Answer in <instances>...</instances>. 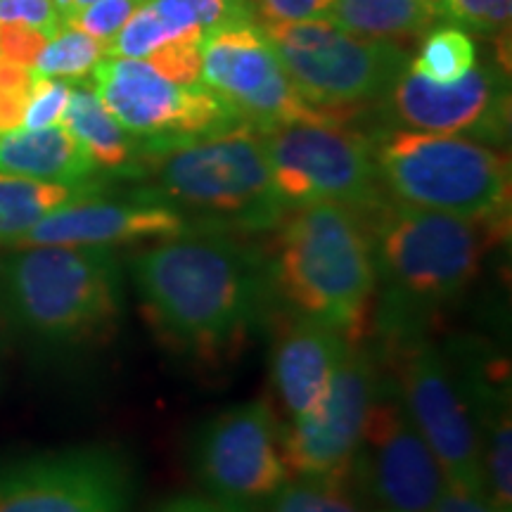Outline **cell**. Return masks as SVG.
<instances>
[{
    "label": "cell",
    "mask_w": 512,
    "mask_h": 512,
    "mask_svg": "<svg viewBox=\"0 0 512 512\" xmlns=\"http://www.w3.org/2000/svg\"><path fill=\"white\" fill-rule=\"evenodd\" d=\"M266 252L273 297L299 318L366 342L375 311L377 271L366 214L318 202L287 209Z\"/></svg>",
    "instance_id": "obj_3"
},
{
    "label": "cell",
    "mask_w": 512,
    "mask_h": 512,
    "mask_svg": "<svg viewBox=\"0 0 512 512\" xmlns=\"http://www.w3.org/2000/svg\"><path fill=\"white\" fill-rule=\"evenodd\" d=\"M330 19L356 36L396 43L425 36L441 17L425 0H335Z\"/></svg>",
    "instance_id": "obj_22"
},
{
    "label": "cell",
    "mask_w": 512,
    "mask_h": 512,
    "mask_svg": "<svg viewBox=\"0 0 512 512\" xmlns=\"http://www.w3.org/2000/svg\"><path fill=\"white\" fill-rule=\"evenodd\" d=\"M98 166L64 124L0 133V174L43 183H91Z\"/></svg>",
    "instance_id": "obj_20"
},
{
    "label": "cell",
    "mask_w": 512,
    "mask_h": 512,
    "mask_svg": "<svg viewBox=\"0 0 512 512\" xmlns=\"http://www.w3.org/2000/svg\"><path fill=\"white\" fill-rule=\"evenodd\" d=\"M145 0H95L86 8L62 17L64 27L79 29L83 34L110 43L114 34L124 27L126 19L136 12Z\"/></svg>",
    "instance_id": "obj_29"
},
{
    "label": "cell",
    "mask_w": 512,
    "mask_h": 512,
    "mask_svg": "<svg viewBox=\"0 0 512 512\" xmlns=\"http://www.w3.org/2000/svg\"><path fill=\"white\" fill-rule=\"evenodd\" d=\"M190 228V221L181 211L145 192L128 200H102L100 195H93L50 211L10 247L64 245L117 249L131 242L174 238Z\"/></svg>",
    "instance_id": "obj_17"
},
{
    "label": "cell",
    "mask_w": 512,
    "mask_h": 512,
    "mask_svg": "<svg viewBox=\"0 0 512 512\" xmlns=\"http://www.w3.org/2000/svg\"><path fill=\"white\" fill-rule=\"evenodd\" d=\"M107 57V43L83 34L79 29L64 27L50 36L34 64L36 76H50L69 83H81L93 74V69Z\"/></svg>",
    "instance_id": "obj_25"
},
{
    "label": "cell",
    "mask_w": 512,
    "mask_h": 512,
    "mask_svg": "<svg viewBox=\"0 0 512 512\" xmlns=\"http://www.w3.org/2000/svg\"><path fill=\"white\" fill-rule=\"evenodd\" d=\"M62 124L74 133V138L91 155L98 169L114 171V174H136L140 159L138 140L128 136L114 121L93 88H72Z\"/></svg>",
    "instance_id": "obj_21"
},
{
    "label": "cell",
    "mask_w": 512,
    "mask_h": 512,
    "mask_svg": "<svg viewBox=\"0 0 512 512\" xmlns=\"http://www.w3.org/2000/svg\"><path fill=\"white\" fill-rule=\"evenodd\" d=\"M200 81L240 124L256 131L290 121H337L313 110L299 95L264 29L254 19H238L207 31Z\"/></svg>",
    "instance_id": "obj_13"
},
{
    "label": "cell",
    "mask_w": 512,
    "mask_h": 512,
    "mask_svg": "<svg viewBox=\"0 0 512 512\" xmlns=\"http://www.w3.org/2000/svg\"><path fill=\"white\" fill-rule=\"evenodd\" d=\"M256 24L330 19L335 0H247Z\"/></svg>",
    "instance_id": "obj_33"
},
{
    "label": "cell",
    "mask_w": 512,
    "mask_h": 512,
    "mask_svg": "<svg viewBox=\"0 0 512 512\" xmlns=\"http://www.w3.org/2000/svg\"><path fill=\"white\" fill-rule=\"evenodd\" d=\"M155 512H228L223 510L219 503L214 501H204V498H174V501L164 503L162 508Z\"/></svg>",
    "instance_id": "obj_37"
},
{
    "label": "cell",
    "mask_w": 512,
    "mask_h": 512,
    "mask_svg": "<svg viewBox=\"0 0 512 512\" xmlns=\"http://www.w3.org/2000/svg\"><path fill=\"white\" fill-rule=\"evenodd\" d=\"M427 5H432L439 12V17H446V0H425Z\"/></svg>",
    "instance_id": "obj_39"
},
{
    "label": "cell",
    "mask_w": 512,
    "mask_h": 512,
    "mask_svg": "<svg viewBox=\"0 0 512 512\" xmlns=\"http://www.w3.org/2000/svg\"><path fill=\"white\" fill-rule=\"evenodd\" d=\"M370 140L389 200L463 219H510V159L496 147L408 128Z\"/></svg>",
    "instance_id": "obj_6"
},
{
    "label": "cell",
    "mask_w": 512,
    "mask_h": 512,
    "mask_svg": "<svg viewBox=\"0 0 512 512\" xmlns=\"http://www.w3.org/2000/svg\"><path fill=\"white\" fill-rule=\"evenodd\" d=\"M91 79L105 110L138 140L140 157L240 124L200 83L169 81L145 60L105 57Z\"/></svg>",
    "instance_id": "obj_11"
},
{
    "label": "cell",
    "mask_w": 512,
    "mask_h": 512,
    "mask_svg": "<svg viewBox=\"0 0 512 512\" xmlns=\"http://www.w3.org/2000/svg\"><path fill=\"white\" fill-rule=\"evenodd\" d=\"M432 512H494L482 491L446 482Z\"/></svg>",
    "instance_id": "obj_36"
},
{
    "label": "cell",
    "mask_w": 512,
    "mask_h": 512,
    "mask_svg": "<svg viewBox=\"0 0 512 512\" xmlns=\"http://www.w3.org/2000/svg\"><path fill=\"white\" fill-rule=\"evenodd\" d=\"M185 36H207V29L192 27L183 29L169 22L150 0L126 19L110 43H107V57H126V60H147L159 46Z\"/></svg>",
    "instance_id": "obj_27"
},
{
    "label": "cell",
    "mask_w": 512,
    "mask_h": 512,
    "mask_svg": "<svg viewBox=\"0 0 512 512\" xmlns=\"http://www.w3.org/2000/svg\"><path fill=\"white\" fill-rule=\"evenodd\" d=\"M53 3H55L57 12H60V17H67V15H72V12L95 3V0H53Z\"/></svg>",
    "instance_id": "obj_38"
},
{
    "label": "cell",
    "mask_w": 512,
    "mask_h": 512,
    "mask_svg": "<svg viewBox=\"0 0 512 512\" xmlns=\"http://www.w3.org/2000/svg\"><path fill=\"white\" fill-rule=\"evenodd\" d=\"M100 195V183H43L0 174V247H10L50 211Z\"/></svg>",
    "instance_id": "obj_23"
},
{
    "label": "cell",
    "mask_w": 512,
    "mask_h": 512,
    "mask_svg": "<svg viewBox=\"0 0 512 512\" xmlns=\"http://www.w3.org/2000/svg\"><path fill=\"white\" fill-rule=\"evenodd\" d=\"M0 22H22L55 36L62 29V17L53 0H0Z\"/></svg>",
    "instance_id": "obj_35"
},
{
    "label": "cell",
    "mask_w": 512,
    "mask_h": 512,
    "mask_svg": "<svg viewBox=\"0 0 512 512\" xmlns=\"http://www.w3.org/2000/svg\"><path fill=\"white\" fill-rule=\"evenodd\" d=\"M512 0H446V17L477 34H501L510 27Z\"/></svg>",
    "instance_id": "obj_32"
},
{
    "label": "cell",
    "mask_w": 512,
    "mask_h": 512,
    "mask_svg": "<svg viewBox=\"0 0 512 512\" xmlns=\"http://www.w3.org/2000/svg\"><path fill=\"white\" fill-rule=\"evenodd\" d=\"M451 356V354H448ZM475 425L482 491L494 512H512L510 368L482 349L456 347L451 356Z\"/></svg>",
    "instance_id": "obj_18"
},
{
    "label": "cell",
    "mask_w": 512,
    "mask_h": 512,
    "mask_svg": "<svg viewBox=\"0 0 512 512\" xmlns=\"http://www.w3.org/2000/svg\"><path fill=\"white\" fill-rule=\"evenodd\" d=\"M10 318L48 344L105 339L124 309V271L112 247H10L0 256Z\"/></svg>",
    "instance_id": "obj_5"
},
{
    "label": "cell",
    "mask_w": 512,
    "mask_h": 512,
    "mask_svg": "<svg viewBox=\"0 0 512 512\" xmlns=\"http://www.w3.org/2000/svg\"><path fill=\"white\" fill-rule=\"evenodd\" d=\"M34 79L29 67L0 57V133L22 128Z\"/></svg>",
    "instance_id": "obj_31"
},
{
    "label": "cell",
    "mask_w": 512,
    "mask_h": 512,
    "mask_svg": "<svg viewBox=\"0 0 512 512\" xmlns=\"http://www.w3.org/2000/svg\"><path fill=\"white\" fill-rule=\"evenodd\" d=\"M380 366L437 456L446 482L482 491V463L475 425L456 366L427 330L382 335ZM484 494V491H482Z\"/></svg>",
    "instance_id": "obj_8"
},
{
    "label": "cell",
    "mask_w": 512,
    "mask_h": 512,
    "mask_svg": "<svg viewBox=\"0 0 512 512\" xmlns=\"http://www.w3.org/2000/svg\"><path fill=\"white\" fill-rule=\"evenodd\" d=\"M202 43L204 36H185L164 43L147 57V64L159 74L181 86H197L202 74Z\"/></svg>",
    "instance_id": "obj_28"
},
{
    "label": "cell",
    "mask_w": 512,
    "mask_h": 512,
    "mask_svg": "<svg viewBox=\"0 0 512 512\" xmlns=\"http://www.w3.org/2000/svg\"><path fill=\"white\" fill-rule=\"evenodd\" d=\"M273 185L287 209L342 204L361 214L389 200L373 159V140L344 121H290L261 131Z\"/></svg>",
    "instance_id": "obj_9"
},
{
    "label": "cell",
    "mask_w": 512,
    "mask_h": 512,
    "mask_svg": "<svg viewBox=\"0 0 512 512\" xmlns=\"http://www.w3.org/2000/svg\"><path fill=\"white\" fill-rule=\"evenodd\" d=\"M50 41L41 29L22 22H0V57L34 69V64Z\"/></svg>",
    "instance_id": "obj_34"
},
{
    "label": "cell",
    "mask_w": 512,
    "mask_h": 512,
    "mask_svg": "<svg viewBox=\"0 0 512 512\" xmlns=\"http://www.w3.org/2000/svg\"><path fill=\"white\" fill-rule=\"evenodd\" d=\"M261 29L299 95L337 121L384 100L408 67L401 46L356 36L332 19L275 22Z\"/></svg>",
    "instance_id": "obj_7"
},
{
    "label": "cell",
    "mask_w": 512,
    "mask_h": 512,
    "mask_svg": "<svg viewBox=\"0 0 512 512\" xmlns=\"http://www.w3.org/2000/svg\"><path fill=\"white\" fill-rule=\"evenodd\" d=\"M475 62L477 48L467 31L458 27H437L427 31L408 69L434 83H453L470 72Z\"/></svg>",
    "instance_id": "obj_26"
},
{
    "label": "cell",
    "mask_w": 512,
    "mask_h": 512,
    "mask_svg": "<svg viewBox=\"0 0 512 512\" xmlns=\"http://www.w3.org/2000/svg\"><path fill=\"white\" fill-rule=\"evenodd\" d=\"M377 271L380 335L427 330L470 290L510 219H463L387 200L366 214Z\"/></svg>",
    "instance_id": "obj_2"
},
{
    "label": "cell",
    "mask_w": 512,
    "mask_h": 512,
    "mask_svg": "<svg viewBox=\"0 0 512 512\" xmlns=\"http://www.w3.org/2000/svg\"><path fill=\"white\" fill-rule=\"evenodd\" d=\"M192 465L211 501L228 512H261L283 489V422L266 401L211 415L192 439Z\"/></svg>",
    "instance_id": "obj_10"
},
{
    "label": "cell",
    "mask_w": 512,
    "mask_h": 512,
    "mask_svg": "<svg viewBox=\"0 0 512 512\" xmlns=\"http://www.w3.org/2000/svg\"><path fill=\"white\" fill-rule=\"evenodd\" d=\"M131 278L159 342L207 363L238 354L273 299L266 252L228 230L157 240L133 256Z\"/></svg>",
    "instance_id": "obj_1"
},
{
    "label": "cell",
    "mask_w": 512,
    "mask_h": 512,
    "mask_svg": "<svg viewBox=\"0 0 512 512\" xmlns=\"http://www.w3.org/2000/svg\"><path fill=\"white\" fill-rule=\"evenodd\" d=\"M349 482L370 512H432L446 486L437 456L408 418L384 370Z\"/></svg>",
    "instance_id": "obj_12"
},
{
    "label": "cell",
    "mask_w": 512,
    "mask_h": 512,
    "mask_svg": "<svg viewBox=\"0 0 512 512\" xmlns=\"http://www.w3.org/2000/svg\"><path fill=\"white\" fill-rule=\"evenodd\" d=\"M72 88L74 86L69 81L50 79V76H36L34 88H31L27 102V110H24L22 128H48L62 124Z\"/></svg>",
    "instance_id": "obj_30"
},
{
    "label": "cell",
    "mask_w": 512,
    "mask_h": 512,
    "mask_svg": "<svg viewBox=\"0 0 512 512\" xmlns=\"http://www.w3.org/2000/svg\"><path fill=\"white\" fill-rule=\"evenodd\" d=\"M382 382L377 356L349 344L316 411L283 425V458L290 477H349L370 403Z\"/></svg>",
    "instance_id": "obj_15"
},
{
    "label": "cell",
    "mask_w": 512,
    "mask_h": 512,
    "mask_svg": "<svg viewBox=\"0 0 512 512\" xmlns=\"http://www.w3.org/2000/svg\"><path fill=\"white\" fill-rule=\"evenodd\" d=\"M133 176L150 181L145 195L195 216V228L259 233L273 230L287 211L275 192L264 136L247 124L143 155Z\"/></svg>",
    "instance_id": "obj_4"
},
{
    "label": "cell",
    "mask_w": 512,
    "mask_h": 512,
    "mask_svg": "<svg viewBox=\"0 0 512 512\" xmlns=\"http://www.w3.org/2000/svg\"><path fill=\"white\" fill-rule=\"evenodd\" d=\"M337 330L294 316L273 344L271 380L287 420H302L328 394L332 377L349 349Z\"/></svg>",
    "instance_id": "obj_19"
},
{
    "label": "cell",
    "mask_w": 512,
    "mask_h": 512,
    "mask_svg": "<svg viewBox=\"0 0 512 512\" xmlns=\"http://www.w3.org/2000/svg\"><path fill=\"white\" fill-rule=\"evenodd\" d=\"M133 477L110 448L41 453L0 470V512H126Z\"/></svg>",
    "instance_id": "obj_14"
},
{
    "label": "cell",
    "mask_w": 512,
    "mask_h": 512,
    "mask_svg": "<svg viewBox=\"0 0 512 512\" xmlns=\"http://www.w3.org/2000/svg\"><path fill=\"white\" fill-rule=\"evenodd\" d=\"M392 124L408 131L472 136L501 145L508 138L510 95L501 69L479 64L453 83H434L406 67L384 95Z\"/></svg>",
    "instance_id": "obj_16"
},
{
    "label": "cell",
    "mask_w": 512,
    "mask_h": 512,
    "mask_svg": "<svg viewBox=\"0 0 512 512\" xmlns=\"http://www.w3.org/2000/svg\"><path fill=\"white\" fill-rule=\"evenodd\" d=\"M261 512H370L349 477H290Z\"/></svg>",
    "instance_id": "obj_24"
}]
</instances>
